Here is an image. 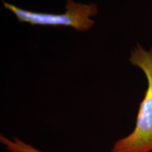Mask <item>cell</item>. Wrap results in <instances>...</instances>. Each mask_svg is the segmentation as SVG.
<instances>
[{"label":"cell","mask_w":152,"mask_h":152,"mask_svg":"<svg viewBox=\"0 0 152 152\" xmlns=\"http://www.w3.org/2000/svg\"><path fill=\"white\" fill-rule=\"evenodd\" d=\"M0 142L9 152H45L18 137L9 139L4 134H1Z\"/></svg>","instance_id":"cell-3"},{"label":"cell","mask_w":152,"mask_h":152,"mask_svg":"<svg viewBox=\"0 0 152 152\" xmlns=\"http://www.w3.org/2000/svg\"><path fill=\"white\" fill-rule=\"evenodd\" d=\"M5 9L14 13L20 23H27L32 26L71 27L81 32L91 29L95 23L91 17L98 14L97 5L94 3L83 4L74 0H66V12L63 14L36 12L16 7L2 1Z\"/></svg>","instance_id":"cell-2"},{"label":"cell","mask_w":152,"mask_h":152,"mask_svg":"<svg viewBox=\"0 0 152 152\" xmlns=\"http://www.w3.org/2000/svg\"><path fill=\"white\" fill-rule=\"evenodd\" d=\"M128 61L143 71L147 80V88L140 104L134 130L115 141L111 152H152V48L147 51L137 44L131 51Z\"/></svg>","instance_id":"cell-1"}]
</instances>
